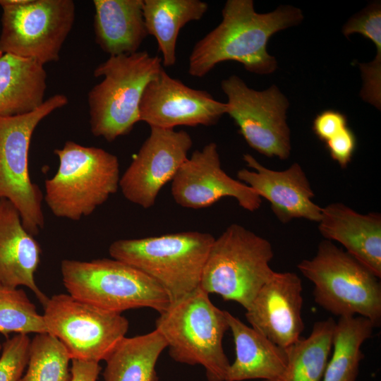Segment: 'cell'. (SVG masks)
<instances>
[{
    "label": "cell",
    "mask_w": 381,
    "mask_h": 381,
    "mask_svg": "<svg viewBox=\"0 0 381 381\" xmlns=\"http://www.w3.org/2000/svg\"><path fill=\"white\" fill-rule=\"evenodd\" d=\"M222 16L221 23L198 41L190 54L188 71L193 77L202 78L228 61L238 62L253 73H273L277 62L267 50L269 40L303 18L301 9L291 6L257 13L252 0L226 1Z\"/></svg>",
    "instance_id": "1"
},
{
    "label": "cell",
    "mask_w": 381,
    "mask_h": 381,
    "mask_svg": "<svg viewBox=\"0 0 381 381\" xmlns=\"http://www.w3.org/2000/svg\"><path fill=\"white\" fill-rule=\"evenodd\" d=\"M225 311L198 287L159 313L155 329L165 339L173 360L202 365L208 381H225L230 365L222 346L229 329Z\"/></svg>",
    "instance_id": "2"
},
{
    "label": "cell",
    "mask_w": 381,
    "mask_h": 381,
    "mask_svg": "<svg viewBox=\"0 0 381 381\" xmlns=\"http://www.w3.org/2000/svg\"><path fill=\"white\" fill-rule=\"evenodd\" d=\"M214 237L205 232L183 231L114 241L109 253L155 281L170 303L200 287L201 275Z\"/></svg>",
    "instance_id": "3"
},
{
    "label": "cell",
    "mask_w": 381,
    "mask_h": 381,
    "mask_svg": "<svg viewBox=\"0 0 381 381\" xmlns=\"http://www.w3.org/2000/svg\"><path fill=\"white\" fill-rule=\"evenodd\" d=\"M163 68L162 59L147 52L109 56L94 71L103 80L88 92L92 133L109 142L128 134L140 121L144 90Z\"/></svg>",
    "instance_id": "4"
},
{
    "label": "cell",
    "mask_w": 381,
    "mask_h": 381,
    "mask_svg": "<svg viewBox=\"0 0 381 381\" xmlns=\"http://www.w3.org/2000/svg\"><path fill=\"white\" fill-rule=\"evenodd\" d=\"M54 152L59 167L45 181L44 200L56 217L79 220L91 214L119 188L116 155L71 140Z\"/></svg>",
    "instance_id": "5"
},
{
    "label": "cell",
    "mask_w": 381,
    "mask_h": 381,
    "mask_svg": "<svg viewBox=\"0 0 381 381\" xmlns=\"http://www.w3.org/2000/svg\"><path fill=\"white\" fill-rule=\"evenodd\" d=\"M314 285L315 303L340 317L359 315L381 324V284L367 267L332 241H322L316 254L297 265Z\"/></svg>",
    "instance_id": "6"
},
{
    "label": "cell",
    "mask_w": 381,
    "mask_h": 381,
    "mask_svg": "<svg viewBox=\"0 0 381 381\" xmlns=\"http://www.w3.org/2000/svg\"><path fill=\"white\" fill-rule=\"evenodd\" d=\"M271 243L239 224H230L210 249L200 287L247 310L274 271Z\"/></svg>",
    "instance_id": "7"
},
{
    "label": "cell",
    "mask_w": 381,
    "mask_h": 381,
    "mask_svg": "<svg viewBox=\"0 0 381 381\" xmlns=\"http://www.w3.org/2000/svg\"><path fill=\"white\" fill-rule=\"evenodd\" d=\"M62 280L68 294L105 310L121 313L150 308L159 313L170 304L165 291L152 278L118 260H64Z\"/></svg>",
    "instance_id": "8"
},
{
    "label": "cell",
    "mask_w": 381,
    "mask_h": 381,
    "mask_svg": "<svg viewBox=\"0 0 381 381\" xmlns=\"http://www.w3.org/2000/svg\"><path fill=\"white\" fill-rule=\"evenodd\" d=\"M68 103L56 94L27 114L0 117V199L18 210L25 229L32 236L44 228L42 195L32 183L28 169V152L34 131L40 121Z\"/></svg>",
    "instance_id": "9"
},
{
    "label": "cell",
    "mask_w": 381,
    "mask_h": 381,
    "mask_svg": "<svg viewBox=\"0 0 381 381\" xmlns=\"http://www.w3.org/2000/svg\"><path fill=\"white\" fill-rule=\"evenodd\" d=\"M0 52L35 60L56 61L75 19L72 0H0Z\"/></svg>",
    "instance_id": "10"
},
{
    "label": "cell",
    "mask_w": 381,
    "mask_h": 381,
    "mask_svg": "<svg viewBox=\"0 0 381 381\" xmlns=\"http://www.w3.org/2000/svg\"><path fill=\"white\" fill-rule=\"evenodd\" d=\"M43 307L47 332L62 343L71 360L105 361L129 327L121 313L103 310L70 294L54 295Z\"/></svg>",
    "instance_id": "11"
},
{
    "label": "cell",
    "mask_w": 381,
    "mask_h": 381,
    "mask_svg": "<svg viewBox=\"0 0 381 381\" xmlns=\"http://www.w3.org/2000/svg\"><path fill=\"white\" fill-rule=\"evenodd\" d=\"M227 97L226 114L234 121L248 145L268 157L286 159L291 150V133L286 122L288 99L273 85L258 91L238 75L221 82Z\"/></svg>",
    "instance_id": "12"
},
{
    "label": "cell",
    "mask_w": 381,
    "mask_h": 381,
    "mask_svg": "<svg viewBox=\"0 0 381 381\" xmlns=\"http://www.w3.org/2000/svg\"><path fill=\"white\" fill-rule=\"evenodd\" d=\"M193 146L183 130L150 128L149 136L120 178L122 194L143 208L152 207L161 189L171 181Z\"/></svg>",
    "instance_id": "13"
},
{
    "label": "cell",
    "mask_w": 381,
    "mask_h": 381,
    "mask_svg": "<svg viewBox=\"0 0 381 381\" xmlns=\"http://www.w3.org/2000/svg\"><path fill=\"white\" fill-rule=\"evenodd\" d=\"M171 195L180 206L208 207L221 198H234L242 208L258 210L262 198L248 186L229 176L222 169L217 145L206 144L188 157L171 181Z\"/></svg>",
    "instance_id": "14"
},
{
    "label": "cell",
    "mask_w": 381,
    "mask_h": 381,
    "mask_svg": "<svg viewBox=\"0 0 381 381\" xmlns=\"http://www.w3.org/2000/svg\"><path fill=\"white\" fill-rule=\"evenodd\" d=\"M226 103L208 92L192 88L164 68L147 85L139 106L140 121L150 128L210 126L226 114Z\"/></svg>",
    "instance_id": "15"
},
{
    "label": "cell",
    "mask_w": 381,
    "mask_h": 381,
    "mask_svg": "<svg viewBox=\"0 0 381 381\" xmlns=\"http://www.w3.org/2000/svg\"><path fill=\"white\" fill-rule=\"evenodd\" d=\"M302 291L296 273L274 272L246 310L250 327L282 348L290 346L304 329Z\"/></svg>",
    "instance_id": "16"
},
{
    "label": "cell",
    "mask_w": 381,
    "mask_h": 381,
    "mask_svg": "<svg viewBox=\"0 0 381 381\" xmlns=\"http://www.w3.org/2000/svg\"><path fill=\"white\" fill-rule=\"evenodd\" d=\"M248 167L237 172L238 180L266 199L275 217L283 224L294 219L318 222L322 207L315 197L308 178L301 166L293 163L289 168L276 171L260 164L250 154L243 155Z\"/></svg>",
    "instance_id": "17"
},
{
    "label": "cell",
    "mask_w": 381,
    "mask_h": 381,
    "mask_svg": "<svg viewBox=\"0 0 381 381\" xmlns=\"http://www.w3.org/2000/svg\"><path fill=\"white\" fill-rule=\"evenodd\" d=\"M318 230L325 239L339 243L376 277H381V215L359 213L341 203L322 207Z\"/></svg>",
    "instance_id": "18"
},
{
    "label": "cell",
    "mask_w": 381,
    "mask_h": 381,
    "mask_svg": "<svg viewBox=\"0 0 381 381\" xmlns=\"http://www.w3.org/2000/svg\"><path fill=\"white\" fill-rule=\"evenodd\" d=\"M39 243L24 227L16 207L8 200L0 199V283L30 289L44 306L49 298L35 280L40 260Z\"/></svg>",
    "instance_id": "19"
},
{
    "label": "cell",
    "mask_w": 381,
    "mask_h": 381,
    "mask_svg": "<svg viewBox=\"0 0 381 381\" xmlns=\"http://www.w3.org/2000/svg\"><path fill=\"white\" fill-rule=\"evenodd\" d=\"M235 346V359L230 363L225 381H262L278 377L285 369L287 355L282 348L263 334L225 311Z\"/></svg>",
    "instance_id": "20"
},
{
    "label": "cell",
    "mask_w": 381,
    "mask_h": 381,
    "mask_svg": "<svg viewBox=\"0 0 381 381\" xmlns=\"http://www.w3.org/2000/svg\"><path fill=\"white\" fill-rule=\"evenodd\" d=\"M96 43L110 56L132 54L148 35L143 0H94Z\"/></svg>",
    "instance_id": "21"
},
{
    "label": "cell",
    "mask_w": 381,
    "mask_h": 381,
    "mask_svg": "<svg viewBox=\"0 0 381 381\" xmlns=\"http://www.w3.org/2000/svg\"><path fill=\"white\" fill-rule=\"evenodd\" d=\"M47 73L38 61L10 54L0 56V117L29 113L44 102Z\"/></svg>",
    "instance_id": "22"
},
{
    "label": "cell",
    "mask_w": 381,
    "mask_h": 381,
    "mask_svg": "<svg viewBox=\"0 0 381 381\" xmlns=\"http://www.w3.org/2000/svg\"><path fill=\"white\" fill-rule=\"evenodd\" d=\"M166 348L167 343L157 329L123 337L105 360L104 381H158L156 364Z\"/></svg>",
    "instance_id": "23"
},
{
    "label": "cell",
    "mask_w": 381,
    "mask_h": 381,
    "mask_svg": "<svg viewBox=\"0 0 381 381\" xmlns=\"http://www.w3.org/2000/svg\"><path fill=\"white\" fill-rule=\"evenodd\" d=\"M208 9L200 0H143V17L162 55L163 66H174L179 32L187 23L200 20Z\"/></svg>",
    "instance_id": "24"
},
{
    "label": "cell",
    "mask_w": 381,
    "mask_h": 381,
    "mask_svg": "<svg viewBox=\"0 0 381 381\" xmlns=\"http://www.w3.org/2000/svg\"><path fill=\"white\" fill-rule=\"evenodd\" d=\"M336 322L329 318L314 323L308 337L285 348L287 363L277 377L266 381H322L329 358Z\"/></svg>",
    "instance_id": "25"
},
{
    "label": "cell",
    "mask_w": 381,
    "mask_h": 381,
    "mask_svg": "<svg viewBox=\"0 0 381 381\" xmlns=\"http://www.w3.org/2000/svg\"><path fill=\"white\" fill-rule=\"evenodd\" d=\"M374 327L370 320L362 316L339 318L332 335L333 353L322 381H356L364 357L361 346L372 336Z\"/></svg>",
    "instance_id": "26"
},
{
    "label": "cell",
    "mask_w": 381,
    "mask_h": 381,
    "mask_svg": "<svg viewBox=\"0 0 381 381\" xmlns=\"http://www.w3.org/2000/svg\"><path fill=\"white\" fill-rule=\"evenodd\" d=\"M70 361L66 348L56 337L38 333L30 341L27 370L19 381H70Z\"/></svg>",
    "instance_id": "27"
},
{
    "label": "cell",
    "mask_w": 381,
    "mask_h": 381,
    "mask_svg": "<svg viewBox=\"0 0 381 381\" xmlns=\"http://www.w3.org/2000/svg\"><path fill=\"white\" fill-rule=\"evenodd\" d=\"M16 334L47 332L42 315L21 289L0 283V333Z\"/></svg>",
    "instance_id": "28"
},
{
    "label": "cell",
    "mask_w": 381,
    "mask_h": 381,
    "mask_svg": "<svg viewBox=\"0 0 381 381\" xmlns=\"http://www.w3.org/2000/svg\"><path fill=\"white\" fill-rule=\"evenodd\" d=\"M30 344L25 334H16L1 344L0 381H19L28 365Z\"/></svg>",
    "instance_id": "29"
},
{
    "label": "cell",
    "mask_w": 381,
    "mask_h": 381,
    "mask_svg": "<svg viewBox=\"0 0 381 381\" xmlns=\"http://www.w3.org/2000/svg\"><path fill=\"white\" fill-rule=\"evenodd\" d=\"M325 143L332 159L341 168H346L356 149L357 140L353 131L347 126Z\"/></svg>",
    "instance_id": "30"
},
{
    "label": "cell",
    "mask_w": 381,
    "mask_h": 381,
    "mask_svg": "<svg viewBox=\"0 0 381 381\" xmlns=\"http://www.w3.org/2000/svg\"><path fill=\"white\" fill-rule=\"evenodd\" d=\"M347 126L346 115L334 109H327L320 112L313 123L315 134L325 143Z\"/></svg>",
    "instance_id": "31"
},
{
    "label": "cell",
    "mask_w": 381,
    "mask_h": 381,
    "mask_svg": "<svg viewBox=\"0 0 381 381\" xmlns=\"http://www.w3.org/2000/svg\"><path fill=\"white\" fill-rule=\"evenodd\" d=\"M70 381H97L102 368L99 363L71 360Z\"/></svg>",
    "instance_id": "32"
},
{
    "label": "cell",
    "mask_w": 381,
    "mask_h": 381,
    "mask_svg": "<svg viewBox=\"0 0 381 381\" xmlns=\"http://www.w3.org/2000/svg\"><path fill=\"white\" fill-rule=\"evenodd\" d=\"M0 351H1V344H0Z\"/></svg>",
    "instance_id": "33"
},
{
    "label": "cell",
    "mask_w": 381,
    "mask_h": 381,
    "mask_svg": "<svg viewBox=\"0 0 381 381\" xmlns=\"http://www.w3.org/2000/svg\"><path fill=\"white\" fill-rule=\"evenodd\" d=\"M2 55V53L0 52V56Z\"/></svg>",
    "instance_id": "34"
}]
</instances>
